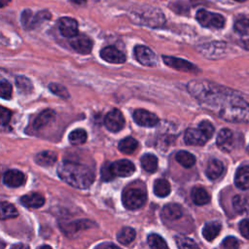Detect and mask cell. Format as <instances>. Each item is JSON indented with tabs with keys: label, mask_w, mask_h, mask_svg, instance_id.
I'll return each instance as SVG.
<instances>
[{
	"label": "cell",
	"mask_w": 249,
	"mask_h": 249,
	"mask_svg": "<svg viewBox=\"0 0 249 249\" xmlns=\"http://www.w3.org/2000/svg\"><path fill=\"white\" fill-rule=\"evenodd\" d=\"M16 86L18 92L21 94H29L33 89L31 81L24 76L16 77Z\"/></svg>",
	"instance_id": "83f0119b"
},
{
	"label": "cell",
	"mask_w": 249,
	"mask_h": 249,
	"mask_svg": "<svg viewBox=\"0 0 249 249\" xmlns=\"http://www.w3.org/2000/svg\"><path fill=\"white\" fill-rule=\"evenodd\" d=\"M147 240L151 249H168L165 240L157 233L149 234Z\"/></svg>",
	"instance_id": "f546056e"
},
{
	"label": "cell",
	"mask_w": 249,
	"mask_h": 249,
	"mask_svg": "<svg viewBox=\"0 0 249 249\" xmlns=\"http://www.w3.org/2000/svg\"><path fill=\"white\" fill-rule=\"evenodd\" d=\"M51 18V14L48 11H41L38 14L34 15V18H33V24H32V28L37 27L38 25H40L42 22L48 20Z\"/></svg>",
	"instance_id": "74e56055"
},
{
	"label": "cell",
	"mask_w": 249,
	"mask_h": 249,
	"mask_svg": "<svg viewBox=\"0 0 249 249\" xmlns=\"http://www.w3.org/2000/svg\"><path fill=\"white\" fill-rule=\"evenodd\" d=\"M57 156L54 152L52 151H43L38 153L35 158L34 160L37 164L41 165V166H50L53 165L55 161H56Z\"/></svg>",
	"instance_id": "ffe728a7"
},
{
	"label": "cell",
	"mask_w": 249,
	"mask_h": 249,
	"mask_svg": "<svg viewBox=\"0 0 249 249\" xmlns=\"http://www.w3.org/2000/svg\"><path fill=\"white\" fill-rule=\"evenodd\" d=\"M196 20L200 25L207 28H222L225 24V18L220 14L208 12L206 10H198L196 15Z\"/></svg>",
	"instance_id": "277c9868"
},
{
	"label": "cell",
	"mask_w": 249,
	"mask_h": 249,
	"mask_svg": "<svg viewBox=\"0 0 249 249\" xmlns=\"http://www.w3.org/2000/svg\"><path fill=\"white\" fill-rule=\"evenodd\" d=\"M122 199L125 208L135 210L145 204L147 196L146 192L140 188H127L123 193Z\"/></svg>",
	"instance_id": "3957f363"
},
{
	"label": "cell",
	"mask_w": 249,
	"mask_h": 249,
	"mask_svg": "<svg viewBox=\"0 0 249 249\" xmlns=\"http://www.w3.org/2000/svg\"><path fill=\"white\" fill-rule=\"evenodd\" d=\"M71 47L80 53H89L92 49L91 40L86 35H76L70 41Z\"/></svg>",
	"instance_id": "7c38bea8"
},
{
	"label": "cell",
	"mask_w": 249,
	"mask_h": 249,
	"mask_svg": "<svg viewBox=\"0 0 249 249\" xmlns=\"http://www.w3.org/2000/svg\"><path fill=\"white\" fill-rule=\"evenodd\" d=\"M175 240L179 249H199L197 244L190 237L179 235L175 237Z\"/></svg>",
	"instance_id": "1f68e13d"
},
{
	"label": "cell",
	"mask_w": 249,
	"mask_h": 249,
	"mask_svg": "<svg viewBox=\"0 0 249 249\" xmlns=\"http://www.w3.org/2000/svg\"><path fill=\"white\" fill-rule=\"evenodd\" d=\"M53 118H54V112L53 110H51V109L44 110L35 119V121L33 123V127L35 129H39V128L45 126L46 124H48Z\"/></svg>",
	"instance_id": "603a6c76"
},
{
	"label": "cell",
	"mask_w": 249,
	"mask_h": 249,
	"mask_svg": "<svg viewBox=\"0 0 249 249\" xmlns=\"http://www.w3.org/2000/svg\"><path fill=\"white\" fill-rule=\"evenodd\" d=\"M134 56L142 65L152 67L157 64V55L146 46H136L134 48Z\"/></svg>",
	"instance_id": "5b68a950"
},
{
	"label": "cell",
	"mask_w": 249,
	"mask_h": 249,
	"mask_svg": "<svg viewBox=\"0 0 249 249\" xmlns=\"http://www.w3.org/2000/svg\"><path fill=\"white\" fill-rule=\"evenodd\" d=\"M12 117V113L10 110L6 109L5 107L1 108V124L4 126L9 124Z\"/></svg>",
	"instance_id": "ee69618b"
},
{
	"label": "cell",
	"mask_w": 249,
	"mask_h": 249,
	"mask_svg": "<svg viewBox=\"0 0 249 249\" xmlns=\"http://www.w3.org/2000/svg\"><path fill=\"white\" fill-rule=\"evenodd\" d=\"M217 146L225 152H230L233 146V134L229 128H223L219 131L216 139Z\"/></svg>",
	"instance_id": "4fadbf2b"
},
{
	"label": "cell",
	"mask_w": 249,
	"mask_h": 249,
	"mask_svg": "<svg viewBox=\"0 0 249 249\" xmlns=\"http://www.w3.org/2000/svg\"><path fill=\"white\" fill-rule=\"evenodd\" d=\"M170 191H171V187L167 180L162 178L156 180L154 184V193L156 196L160 197H164L169 195Z\"/></svg>",
	"instance_id": "d4e9b609"
},
{
	"label": "cell",
	"mask_w": 249,
	"mask_h": 249,
	"mask_svg": "<svg viewBox=\"0 0 249 249\" xmlns=\"http://www.w3.org/2000/svg\"><path fill=\"white\" fill-rule=\"evenodd\" d=\"M7 2H9V0H1V4L2 6H5L7 4Z\"/></svg>",
	"instance_id": "681fc988"
},
{
	"label": "cell",
	"mask_w": 249,
	"mask_h": 249,
	"mask_svg": "<svg viewBox=\"0 0 249 249\" xmlns=\"http://www.w3.org/2000/svg\"><path fill=\"white\" fill-rule=\"evenodd\" d=\"M239 231L242 236L249 240V219H244L239 223Z\"/></svg>",
	"instance_id": "7bdbcfd3"
},
{
	"label": "cell",
	"mask_w": 249,
	"mask_h": 249,
	"mask_svg": "<svg viewBox=\"0 0 249 249\" xmlns=\"http://www.w3.org/2000/svg\"><path fill=\"white\" fill-rule=\"evenodd\" d=\"M143 169L147 172L153 173L158 168V159L153 154H145L140 159Z\"/></svg>",
	"instance_id": "cb8c5ba5"
},
{
	"label": "cell",
	"mask_w": 249,
	"mask_h": 249,
	"mask_svg": "<svg viewBox=\"0 0 249 249\" xmlns=\"http://www.w3.org/2000/svg\"><path fill=\"white\" fill-rule=\"evenodd\" d=\"M18 216V211L16 207L6 201H3L1 203V219L5 220L8 218H14Z\"/></svg>",
	"instance_id": "d6a6232c"
},
{
	"label": "cell",
	"mask_w": 249,
	"mask_h": 249,
	"mask_svg": "<svg viewBox=\"0 0 249 249\" xmlns=\"http://www.w3.org/2000/svg\"><path fill=\"white\" fill-rule=\"evenodd\" d=\"M100 56L110 63H123L125 60L124 54L115 47H106L101 50Z\"/></svg>",
	"instance_id": "5bb4252c"
},
{
	"label": "cell",
	"mask_w": 249,
	"mask_h": 249,
	"mask_svg": "<svg viewBox=\"0 0 249 249\" xmlns=\"http://www.w3.org/2000/svg\"><path fill=\"white\" fill-rule=\"evenodd\" d=\"M104 124L107 129H109L112 132H117L124 127V118L120 110L113 109L105 116Z\"/></svg>",
	"instance_id": "8992f818"
},
{
	"label": "cell",
	"mask_w": 249,
	"mask_h": 249,
	"mask_svg": "<svg viewBox=\"0 0 249 249\" xmlns=\"http://www.w3.org/2000/svg\"><path fill=\"white\" fill-rule=\"evenodd\" d=\"M191 197L195 204L204 205L209 202L210 196L205 189L202 187H195L191 192Z\"/></svg>",
	"instance_id": "44dd1931"
},
{
	"label": "cell",
	"mask_w": 249,
	"mask_h": 249,
	"mask_svg": "<svg viewBox=\"0 0 249 249\" xmlns=\"http://www.w3.org/2000/svg\"><path fill=\"white\" fill-rule=\"evenodd\" d=\"M234 184L241 190L249 189V165L240 166L234 176Z\"/></svg>",
	"instance_id": "e0dca14e"
},
{
	"label": "cell",
	"mask_w": 249,
	"mask_h": 249,
	"mask_svg": "<svg viewBox=\"0 0 249 249\" xmlns=\"http://www.w3.org/2000/svg\"><path fill=\"white\" fill-rule=\"evenodd\" d=\"M118 147H119V150L122 153L131 154L137 149L138 142L133 137H126V138H124L123 140L120 141Z\"/></svg>",
	"instance_id": "f1b7e54d"
},
{
	"label": "cell",
	"mask_w": 249,
	"mask_h": 249,
	"mask_svg": "<svg viewBox=\"0 0 249 249\" xmlns=\"http://www.w3.org/2000/svg\"><path fill=\"white\" fill-rule=\"evenodd\" d=\"M235 1H237V2H244L245 0H235Z\"/></svg>",
	"instance_id": "f907efd6"
},
{
	"label": "cell",
	"mask_w": 249,
	"mask_h": 249,
	"mask_svg": "<svg viewBox=\"0 0 249 249\" xmlns=\"http://www.w3.org/2000/svg\"><path fill=\"white\" fill-rule=\"evenodd\" d=\"M59 32L67 38H73L78 33V23L72 18H61L58 21Z\"/></svg>",
	"instance_id": "8fae6325"
},
{
	"label": "cell",
	"mask_w": 249,
	"mask_h": 249,
	"mask_svg": "<svg viewBox=\"0 0 249 249\" xmlns=\"http://www.w3.org/2000/svg\"><path fill=\"white\" fill-rule=\"evenodd\" d=\"M33 18H34V15L32 14V11L30 10H24L21 13V23L25 28H32V24H33Z\"/></svg>",
	"instance_id": "8d00e7d4"
},
{
	"label": "cell",
	"mask_w": 249,
	"mask_h": 249,
	"mask_svg": "<svg viewBox=\"0 0 249 249\" xmlns=\"http://www.w3.org/2000/svg\"><path fill=\"white\" fill-rule=\"evenodd\" d=\"M162 59H163L164 63L166 65H168L169 67L174 68L176 70H179V71H183V72H196V71H198V69L196 68V65H194L193 63H191L188 60H185L183 58L164 55V56H162Z\"/></svg>",
	"instance_id": "52a82bcc"
},
{
	"label": "cell",
	"mask_w": 249,
	"mask_h": 249,
	"mask_svg": "<svg viewBox=\"0 0 249 249\" xmlns=\"http://www.w3.org/2000/svg\"><path fill=\"white\" fill-rule=\"evenodd\" d=\"M189 92L207 109L231 123H249V103L236 91L207 81H192Z\"/></svg>",
	"instance_id": "6da1fadb"
},
{
	"label": "cell",
	"mask_w": 249,
	"mask_h": 249,
	"mask_svg": "<svg viewBox=\"0 0 249 249\" xmlns=\"http://www.w3.org/2000/svg\"><path fill=\"white\" fill-rule=\"evenodd\" d=\"M234 31L241 36L249 35V18L236 20L234 23Z\"/></svg>",
	"instance_id": "836d02e7"
},
{
	"label": "cell",
	"mask_w": 249,
	"mask_h": 249,
	"mask_svg": "<svg viewBox=\"0 0 249 249\" xmlns=\"http://www.w3.org/2000/svg\"><path fill=\"white\" fill-rule=\"evenodd\" d=\"M247 153H248V154H249V146H248V147H247Z\"/></svg>",
	"instance_id": "816d5d0a"
},
{
	"label": "cell",
	"mask_w": 249,
	"mask_h": 249,
	"mask_svg": "<svg viewBox=\"0 0 249 249\" xmlns=\"http://www.w3.org/2000/svg\"><path fill=\"white\" fill-rule=\"evenodd\" d=\"M136 236V233H135V231L132 229V228H129V227H124L117 234V239L120 243L122 244H124V245H127L129 243H131L134 238Z\"/></svg>",
	"instance_id": "484cf974"
},
{
	"label": "cell",
	"mask_w": 249,
	"mask_h": 249,
	"mask_svg": "<svg viewBox=\"0 0 249 249\" xmlns=\"http://www.w3.org/2000/svg\"><path fill=\"white\" fill-rule=\"evenodd\" d=\"M57 174L65 183L78 189L89 188L94 180V174L89 166L73 161L60 163L57 166Z\"/></svg>",
	"instance_id": "7a4b0ae2"
},
{
	"label": "cell",
	"mask_w": 249,
	"mask_h": 249,
	"mask_svg": "<svg viewBox=\"0 0 249 249\" xmlns=\"http://www.w3.org/2000/svg\"><path fill=\"white\" fill-rule=\"evenodd\" d=\"M115 177L113 171H112V167H111V163L106 162L102 167H101V178L104 181H111L113 180V178Z\"/></svg>",
	"instance_id": "ab89813d"
},
{
	"label": "cell",
	"mask_w": 249,
	"mask_h": 249,
	"mask_svg": "<svg viewBox=\"0 0 249 249\" xmlns=\"http://www.w3.org/2000/svg\"><path fill=\"white\" fill-rule=\"evenodd\" d=\"M198 128H200V129L205 133V135H206L208 138H211V137H212V135H213V133H214V130H215L213 124H212L210 122H208V121H202V122H200L199 124H198Z\"/></svg>",
	"instance_id": "60d3db41"
},
{
	"label": "cell",
	"mask_w": 249,
	"mask_h": 249,
	"mask_svg": "<svg viewBox=\"0 0 249 249\" xmlns=\"http://www.w3.org/2000/svg\"><path fill=\"white\" fill-rule=\"evenodd\" d=\"M182 214H183L182 207L177 203L166 204L161 210L162 217L168 221L177 220L182 216Z\"/></svg>",
	"instance_id": "d6986e66"
},
{
	"label": "cell",
	"mask_w": 249,
	"mask_h": 249,
	"mask_svg": "<svg viewBox=\"0 0 249 249\" xmlns=\"http://www.w3.org/2000/svg\"><path fill=\"white\" fill-rule=\"evenodd\" d=\"M71 2H73L74 4H77V5H83L87 2V0H70Z\"/></svg>",
	"instance_id": "bcb514c9"
},
{
	"label": "cell",
	"mask_w": 249,
	"mask_h": 249,
	"mask_svg": "<svg viewBox=\"0 0 249 249\" xmlns=\"http://www.w3.org/2000/svg\"><path fill=\"white\" fill-rule=\"evenodd\" d=\"M105 249H121L120 247H118L117 245H114V244H111L109 246H107Z\"/></svg>",
	"instance_id": "7dc6e473"
},
{
	"label": "cell",
	"mask_w": 249,
	"mask_h": 249,
	"mask_svg": "<svg viewBox=\"0 0 249 249\" xmlns=\"http://www.w3.org/2000/svg\"><path fill=\"white\" fill-rule=\"evenodd\" d=\"M19 201L27 208H39L45 203V198L39 193H30L21 196Z\"/></svg>",
	"instance_id": "2e32d148"
},
{
	"label": "cell",
	"mask_w": 249,
	"mask_h": 249,
	"mask_svg": "<svg viewBox=\"0 0 249 249\" xmlns=\"http://www.w3.org/2000/svg\"><path fill=\"white\" fill-rule=\"evenodd\" d=\"M224 171V164L222 161H220L219 160H211L208 161V164L206 166V176L211 179V180H215L217 178H219L222 173Z\"/></svg>",
	"instance_id": "ac0fdd59"
},
{
	"label": "cell",
	"mask_w": 249,
	"mask_h": 249,
	"mask_svg": "<svg viewBox=\"0 0 249 249\" xmlns=\"http://www.w3.org/2000/svg\"><path fill=\"white\" fill-rule=\"evenodd\" d=\"M12 86L11 84L2 79L1 82H0V94H1V97L4 98V99H10L11 96H12Z\"/></svg>",
	"instance_id": "d590c367"
},
{
	"label": "cell",
	"mask_w": 249,
	"mask_h": 249,
	"mask_svg": "<svg viewBox=\"0 0 249 249\" xmlns=\"http://www.w3.org/2000/svg\"><path fill=\"white\" fill-rule=\"evenodd\" d=\"M221 231V224L218 222H209L205 224L202 229V235L203 237L208 240L212 241L214 238L217 237Z\"/></svg>",
	"instance_id": "7402d4cb"
},
{
	"label": "cell",
	"mask_w": 249,
	"mask_h": 249,
	"mask_svg": "<svg viewBox=\"0 0 249 249\" xmlns=\"http://www.w3.org/2000/svg\"><path fill=\"white\" fill-rule=\"evenodd\" d=\"M238 247H239V242L233 236H228L222 242L223 249H238Z\"/></svg>",
	"instance_id": "f35d334b"
},
{
	"label": "cell",
	"mask_w": 249,
	"mask_h": 249,
	"mask_svg": "<svg viewBox=\"0 0 249 249\" xmlns=\"http://www.w3.org/2000/svg\"><path fill=\"white\" fill-rule=\"evenodd\" d=\"M49 88H50V89L53 93H54L55 95H57L61 98H68L69 97V92L67 91L66 88L63 87L62 85L53 83V84H50Z\"/></svg>",
	"instance_id": "e575fe53"
},
{
	"label": "cell",
	"mask_w": 249,
	"mask_h": 249,
	"mask_svg": "<svg viewBox=\"0 0 249 249\" xmlns=\"http://www.w3.org/2000/svg\"><path fill=\"white\" fill-rule=\"evenodd\" d=\"M111 167H112V171H113L114 175L120 176V177L130 176L135 170L134 164L128 160H117V161L111 163Z\"/></svg>",
	"instance_id": "30bf717a"
},
{
	"label": "cell",
	"mask_w": 249,
	"mask_h": 249,
	"mask_svg": "<svg viewBox=\"0 0 249 249\" xmlns=\"http://www.w3.org/2000/svg\"><path fill=\"white\" fill-rule=\"evenodd\" d=\"M87 140V132L82 128L73 130L69 134V141L72 145H81Z\"/></svg>",
	"instance_id": "4dcf8cb0"
},
{
	"label": "cell",
	"mask_w": 249,
	"mask_h": 249,
	"mask_svg": "<svg viewBox=\"0 0 249 249\" xmlns=\"http://www.w3.org/2000/svg\"><path fill=\"white\" fill-rule=\"evenodd\" d=\"M176 160L184 167L190 168L196 163V158L193 154L187 151H179L175 156Z\"/></svg>",
	"instance_id": "4316f807"
},
{
	"label": "cell",
	"mask_w": 249,
	"mask_h": 249,
	"mask_svg": "<svg viewBox=\"0 0 249 249\" xmlns=\"http://www.w3.org/2000/svg\"><path fill=\"white\" fill-rule=\"evenodd\" d=\"M11 249H28V247L24 244H16Z\"/></svg>",
	"instance_id": "f6af8a7d"
},
{
	"label": "cell",
	"mask_w": 249,
	"mask_h": 249,
	"mask_svg": "<svg viewBox=\"0 0 249 249\" xmlns=\"http://www.w3.org/2000/svg\"><path fill=\"white\" fill-rule=\"evenodd\" d=\"M135 123L142 126H154L159 123V118L152 112L145 109H137L133 112Z\"/></svg>",
	"instance_id": "ba28073f"
},
{
	"label": "cell",
	"mask_w": 249,
	"mask_h": 249,
	"mask_svg": "<svg viewBox=\"0 0 249 249\" xmlns=\"http://www.w3.org/2000/svg\"><path fill=\"white\" fill-rule=\"evenodd\" d=\"M38 249H52V247L49 246V245H42Z\"/></svg>",
	"instance_id": "c3c4849f"
},
{
	"label": "cell",
	"mask_w": 249,
	"mask_h": 249,
	"mask_svg": "<svg viewBox=\"0 0 249 249\" xmlns=\"http://www.w3.org/2000/svg\"><path fill=\"white\" fill-rule=\"evenodd\" d=\"M209 138L200 128H188L185 132L184 140L188 145L201 146L204 145Z\"/></svg>",
	"instance_id": "9c48e42d"
},
{
	"label": "cell",
	"mask_w": 249,
	"mask_h": 249,
	"mask_svg": "<svg viewBox=\"0 0 249 249\" xmlns=\"http://www.w3.org/2000/svg\"><path fill=\"white\" fill-rule=\"evenodd\" d=\"M232 205H233L235 210L241 211L245 207V205H246V200H245V198L243 196L236 195L232 198Z\"/></svg>",
	"instance_id": "b9f144b4"
},
{
	"label": "cell",
	"mask_w": 249,
	"mask_h": 249,
	"mask_svg": "<svg viewBox=\"0 0 249 249\" xmlns=\"http://www.w3.org/2000/svg\"><path fill=\"white\" fill-rule=\"evenodd\" d=\"M3 182L8 187H19L24 183V174L19 170L10 169L4 173Z\"/></svg>",
	"instance_id": "9a60e30c"
}]
</instances>
